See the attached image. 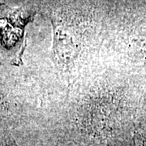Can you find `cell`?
Masks as SVG:
<instances>
[{
  "mask_svg": "<svg viewBox=\"0 0 146 146\" xmlns=\"http://www.w3.org/2000/svg\"><path fill=\"white\" fill-rule=\"evenodd\" d=\"M1 146H19L13 138V136L8 132L2 133L1 136Z\"/></svg>",
  "mask_w": 146,
  "mask_h": 146,
  "instance_id": "cell-1",
  "label": "cell"
}]
</instances>
